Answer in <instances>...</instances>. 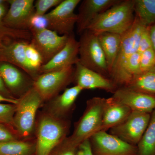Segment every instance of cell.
I'll use <instances>...</instances> for the list:
<instances>
[{"instance_id":"cell-1","label":"cell","mask_w":155,"mask_h":155,"mask_svg":"<svg viewBox=\"0 0 155 155\" xmlns=\"http://www.w3.org/2000/svg\"><path fill=\"white\" fill-rule=\"evenodd\" d=\"M134 4L135 0H120L97 16L87 30L97 35L110 32L122 35L134 22Z\"/></svg>"},{"instance_id":"cell-2","label":"cell","mask_w":155,"mask_h":155,"mask_svg":"<svg viewBox=\"0 0 155 155\" xmlns=\"http://www.w3.org/2000/svg\"><path fill=\"white\" fill-rule=\"evenodd\" d=\"M69 122L45 112L36 126L35 155H51L67 137Z\"/></svg>"},{"instance_id":"cell-3","label":"cell","mask_w":155,"mask_h":155,"mask_svg":"<svg viewBox=\"0 0 155 155\" xmlns=\"http://www.w3.org/2000/svg\"><path fill=\"white\" fill-rule=\"evenodd\" d=\"M105 98L95 97L87 100L82 116L75 125L72 135L66 139L78 147L94 134L101 130Z\"/></svg>"},{"instance_id":"cell-4","label":"cell","mask_w":155,"mask_h":155,"mask_svg":"<svg viewBox=\"0 0 155 155\" xmlns=\"http://www.w3.org/2000/svg\"><path fill=\"white\" fill-rule=\"evenodd\" d=\"M18 99L14 127L19 137L26 140L30 138L33 133L37 112L44 101L33 87Z\"/></svg>"},{"instance_id":"cell-5","label":"cell","mask_w":155,"mask_h":155,"mask_svg":"<svg viewBox=\"0 0 155 155\" xmlns=\"http://www.w3.org/2000/svg\"><path fill=\"white\" fill-rule=\"evenodd\" d=\"M145 27L135 17L132 26L122 35L120 49L110 77L118 88L123 86L124 72L127 61L134 53L137 52L140 38Z\"/></svg>"},{"instance_id":"cell-6","label":"cell","mask_w":155,"mask_h":155,"mask_svg":"<svg viewBox=\"0 0 155 155\" xmlns=\"http://www.w3.org/2000/svg\"><path fill=\"white\" fill-rule=\"evenodd\" d=\"M80 35L78 41L79 63L86 68L110 78L105 57L98 35L86 30Z\"/></svg>"},{"instance_id":"cell-7","label":"cell","mask_w":155,"mask_h":155,"mask_svg":"<svg viewBox=\"0 0 155 155\" xmlns=\"http://www.w3.org/2000/svg\"><path fill=\"white\" fill-rule=\"evenodd\" d=\"M73 66L40 74L33 81V87L44 101H49L74 80Z\"/></svg>"},{"instance_id":"cell-8","label":"cell","mask_w":155,"mask_h":155,"mask_svg":"<svg viewBox=\"0 0 155 155\" xmlns=\"http://www.w3.org/2000/svg\"><path fill=\"white\" fill-rule=\"evenodd\" d=\"M80 0H63L54 9L45 15L48 22V28L61 35L73 34L77 21L75 8Z\"/></svg>"},{"instance_id":"cell-9","label":"cell","mask_w":155,"mask_h":155,"mask_svg":"<svg viewBox=\"0 0 155 155\" xmlns=\"http://www.w3.org/2000/svg\"><path fill=\"white\" fill-rule=\"evenodd\" d=\"M89 140L93 155H137V146L104 130L94 134Z\"/></svg>"},{"instance_id":"cell-10","label":"cell","mask_w":155,"mask_h":155,"mask_svg":"<svg viewBox=\"0 0 155 155\" xmlns=\"http://www.w3.org/2000/svg\"><path fill=\"white\" fill-rule=\"evenodd\" d=\"M151 114L132 111L125 121L110 129V133L123 141L137 146L149 123Z\"/></svg>"},{"instance_id":"cell-11","label":"cell","mask_w":155,"mask_h":155,"mask_svg":"<svg viewBox=\"0 0 155 155\" xmlns=\"http://www.w3.org/2000/svg\"><path fill=\"white\" fill-rule=\"evenodd\" d=\"M30 31V43L40 54L43 64L48 63L64 47L69 36L59 35L48 28L32 29Z\"/></svg>"},{"instance_id":"cell-12","label":"cell","mask_w":155,"mask_h":155,"mask_svg":"<svg viewBox=\"0 0 155 155\" xmlns=\"http://www.w3.org/2000/svg\"><path fill=\"white\" fill-rule=\"evenodd\" d=\"M9 8L3 19L4 24L12 29L28 30L35 12L33 0H8Z\"/></svg>"},{"instance_id":"cell-13","label":"cell","mask_w":155,"mask_h":155,"mask_svg":"<svg viewBox=\"0 0 155 155\" xmlns=\"http://www.w3.org/2000/svg\"><path fill=\"white\" fill-rule=\"evenodd\" d=\"M0 75L11 94L19 98L33 87L34 80L27 73L6 62H0Z\"/></svg>"},{"instance_id":"cell-14","label":"cell","mask_w":155,"mask_h":155,"mask_svg":"<svg viewBox=\"0 0 155 155\" xmlns=\"http://www.w3.org/2000/svg\"><path fill=\"white\" fill-rule=\"evenodd\" d=\"M73 81L83 90L99 89L114 94L118 88L110 78L86 68L79 62L75 65Z\"/></svg>"},{"instance_id":"cell-15","label":"cell","mask_w":155,"mask_h":155,"mask_svg":"<svg viewBox=\"0 0 155 155\" xmlns=\"http://www.w3.org/2000/svg\"><path fill=\"white\" fill-rule=\"evenodd\" d=\"M79 42L74 34L69 35L66 45L40 69V74L73 66L79 62Z\"/></svg>"},{"instance_id":"cell-16","label":"cell","mask_w":155,"mask_h":155,"mask_svg":"<svg viewBox=\"0 0 155 155\" xmlns=\"http://www.w3.org/2000/svg\"><path fill=\"white\" fill-rule=\"evenodd\" d=\"M113 97L127 106L132 111L151 114L155 110V96L119 87L113 94Z\"/></svg>"},{"instance_id":"cell-17","label":"cell","mask_w":155,"mask_h":155,"mask_svg":"<svg viewBox=\"0 0 155 155\" xmlns=\"http://www.w3.org/2000/svg\"><path fill=\"white\" fill-rule=\"evenodd\" d=\"M120 0H84L77 14V33L81 35L100 14L120 2Z\"/></svg>"},{"instance_id":"cell-18","label":"cell","mask_w":155,"mask_h":155,"mask_svg":"<svg viewBox=\"0 0 155 155\" xmlns=\"http://www.w3.org/2000/svg\"><path fill=\"white\" fill-rule=\"evenodd\" d=\"M82 90L77 85L65 89L61 94L50 100L45 112L57 118L66 119L72 112L76 100Z\"/></svg>"},{"instance_id":"cell-19","label":"cell","mask_w":155,"mask_h":155,"mask_svg":"<svg viewBox=\"0 0 155 155\" xmlns=\"http://www.w3.org/2000/svg\"><path fill=\"white\" fill-rule=\"evenodd\" d=\"M132 111L113 97L105 98L103 110L101 130H107L125 121Z\"/></svg>"},{"instance_id":"cell-20","label":"cell","mask_w":155,"mask_h":155,"mask_svg":"<svg viewBox=\"0 0 155 155\" xmlns=\"http://www.w3.org/2000/svg\"><path fill=\"white\" fill-rule=\"evenodd\" d=\"M28 41H15L4 46L3 57L4 62L13 64L25 72L33 80L38 77L28 65L25 48Z\"/></svg>"},{"instance_id":"cell-21","label":"cell","mask_w":155,"mask_h":155,"mask_svg":"<svg viewBox=\"0 0 155 155\" xmlns=\"http://www.w3.org/2000/svg\"><path fill=\"white\" fill-rule=\"evenodd\" d=\"M98 37L105 57L110 77L120 49L122 35L118 34L104 32L98 35Z\"/></svg>"},{"instance_id":"cell-22","label":"cell","mask_w":155,"mask_h":155,"mask_svg":"<svg viewBox=\"0 0 155 155\" xmlns=\"http://www.w3.org/2000/svg\"><path fill=\"white\" fill-rule=\"evenodd\" d=\"M6 2V1L0 0V45H6L15 41L30 42L31 35L29 31L12 29L4 24L3 19L8 10Z\"/></svg>"},{"instance_id":"cell-23","label":"cell","mask_w":155,"mask_h":155,"mask_svg":"<svg viewBox=\"0 0 155 155\" xmlns=\"http://www.w3.org/2000/svg\"><path fill=\"white\" fill-rule=\"evenodd\" d=\"M35 146L28 140L0 142V155H35Z\"/></svg>"},{"instance_id":"cell-24","label":"cell","mask_w":155,"mask_h":155,"mask_svg":"<svg viewBox=\"0 0 155 155\" xmlns=\"http://www.w3.org/2000/svg\"><path fill=\"white\" fill-rule=\"evenodd\" d=\"M125 87L155 96V72L150 70L138 73L133 77Z\"/></svg>"},{"instance_id":"cell-25","label":"cell","mask_w":155,"mask_h":155,"mask_svg":"<svg viewBox=\"0 0 155 155\" xmlns=\"http://www.w3.org/2000/svg\"><path fill=\"white\" fill-rule=\"evenodd\" d=\"M137 155H155V110L149 125L137 146Z\"/></svg>"},{"instance_id":"cell-26","label":"cell","mask_w":155,"mask_h":155,"mask_svg":"<svg viewBox=\"0 0 155 155\" xmlns=\"http://www.w3.org/2000/svg\"><path fill=\"white\" fill-rule=\"evenodd\" d=\"M135 17L143 26L155 23V0H135Z\"/></svg>"},{"instance_id":"cell-27","label":"cell","mask_w":155,"mask_h":155,"mask_svg":"<svg viewBox=\"0 0 155 155\" xmlns=\"http://www.w3.org/2000/svg\"><path fill=\"white\" fill-rule=\"evenodd\" d=\"M25 54L29 67L33 72L38 76L40 74V69L42 66V59L40 54L33 45L28 42L25 45Z\"/></svg>"},{"instance_id":"cell-28","label":"cell","mask_w":155,"mask_h":155,"mask_svg":"<svg viewBox=\"0 0 155 155\" xmlns=\"http://www.w3.org/2000/svg\"><path fill=\"white\" fill-rule=\"evenodd\" d=\"M16 105L0 103V123L14 127V114Z\"/></svg>"},{"instance_id":"cell-29","label":"cell","mask_w":155,"mask_h":155,"mask_svg":"<svg viewBox=\"0 0 155 155\" xmlns=\"http://www.w3.org/2000/svg\"><path fill=\"white\" fill-rule=\"evenodd\" d=\"M155 65V52L152 48L140 54V73L150 71Z\"/></svg>"},{"instance_id":"cell-30","label":"cell","mask_w":155,"mask_h":155,"mask_svg":"<svg viewBox=\"0 0 155 155\" xmlns=\"http://www.w3.org/2000/svg\"><path fill=\"white\" fill-rule=\"evenodd\" d=\"M63 0H37L35 2V14L45 16L50 9L57 7Z\"/></svg>"},{"instance_id":"cell-31","label":"cell","mask_w":155,"mask_h":155,"mask_svg":"<svg viewBox=\"0 0 155 155\" xmlns=\"http://www.w3.org/2000/svg\"><path fill=\"white\" fill-rule=\"evenodd\" d=\"M77 148L69 143L66 139L51 155H76Z\"/></svg>"},{"instance_id":"cell-32","label":"cell","mask_w":155,"mask_h":155,"mask_svg":"<svg viewBox=\"0 0 155 155\" xmlns=\"http://www.w3.org/2000/svg\"><path fill=\"white\" fill-rule=\"evenodd\" d=\"M152 48V42L148 27H145L143 31L139 42L137 52L140 54Z\"/></svg>"},{"instance_id":"cell-33","label":"cell","mask_w":155,"mask_h":155,"mask_svg":"<svg viewBox=\"0 0 155 155\" xmlns=\"http://www.w3.org/2000/svg\"><path fill=\"white\" fill-rule=\"evenodd\" d=\"M48 28V22L45 16L34 15L29 22V31L32 29H42Z\"/></svg>"},{"instance_id":"cell-34","label":"cell","mask_w":155,"mask_h":155,"mask_svg":"<svg viewBox=\"0 0 155 155\" xmlns=\"http://www.w3.org/2000/svg\"><path fill=\"white\" fill-rule=\"evenodd\" d=\"M18 140L14 134L6 127L5 125L0 123V142L13 141Z\"/></svg>"},{"instance_id":"cell-35","label":"cell","mask_w":155,"mask_h":155,"mask_svg":"<svg viewBox=\"0 0 155 155\" xmlns=\"http://www.w3.org/2000/svg\"><path fill=\"white\" fill-rule=\"evenodd\" d=\"M76 155H93L89 139L86 140L78 146Z\"/></svg>"},{"instance_id":"cell-36","label":"cell","mask_w":155,"mask_h":155,"mask_svg":"<svg viewBox=\"0 0 155 155\" xmlns=\"http://www.w3.org/2000/svg\"><path fill=\"white\" fill-rule=\"evenodd\" d=\"M0 95L10 99H18L15 98L11 94L8 89L6 87L5 82L2 76L0 75Z\"/></svg>"},{"instance_id":"cell-37","label":"cell","mask_w":155,"mask_h":155,"mask_svg":"<svg viewBox=\"0 0 155 155\" xmlns=\"http://www.w3.org/2000/svg\"><path fill=\"white\" fill-rule=\"evenodd\" d=\"M152 42V48L155 52V23L148 27Z\"/></svg>"},{"instance_id":"cell-38","label":"cell","mask_w":155,"mask_h":155,"mask_svg":"<svg viewBox=\"0 0 155 155\" xmlns=\"http://www.w3.org/2000/svg\"><path fill=\"white\" fill-rule=\"evenodd\" d=\"M18 99H10L0 95V103L7 102L8 104L17 105L18 103Z\"/></svg>"},{"instance_id":"cell-39","label":"cell","mask_w":155,"mask_h":155,"mask_svg":"<svg viewBox=\"0 0 155 155\" xmlns=\"http://www.w3.org/2000/svg\"><path fill=\"white\" fill-rule=\"evenodd\" d=\"M5 46V45H4ZM4 46L0 45V62H4V58L3 57V48Z\"/></svg>"},{"instance_id":"cell-40","label":"cell","mask_w":155,"mask_h":155,"mask_svg":"<svg viewBox=\"0 0 155 155\" xmlns=\"http://www.w3.org/2000/svg\"><path fill=\"white\" fill-rule=\"evenodd\" d=\"M151 70H152V71H154L155 72V65L154 67L152 69H151Z\"/></svg>"}]
</instances>
